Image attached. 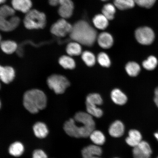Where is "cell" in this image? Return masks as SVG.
<instances>
[{
  "mask_svg": "<svg viewBox=\"0 0 158 158\" xmlns=\"http://www.w3.org/2000/svg\"><path fill=\"white\" fill-rule=\"evenodd\" d=\"M115 12L116 9L114 6L110 3L105 5L102 10V14L108 20H112L114 19Z\"/></svg>",
  "mask_w": 158,
  "mask_h": 158,
  "instance_id": "484cf974",
  "label": "cell"
},
{
  "mask_svg": "<svg viewBox=\"0 0 158 158\" xmlns=\"http://www.w3.org/2000/svg\"><path fill=\"white\" fill-rule=\"evenodd\" d=\"M46 17L44 13L36 10H31L23 20L26 28L28 29H43L46 26Z\"/></svg>",
  "mask_w": 158,
  "mask_h": 158,
  "instance_id": "277c9868",
  "label": "cell"
},
{
  "mask_svg": "<svg viewBox=\"0 0 158 158\" xmlns=\"http://www.w3.org/2000/svg\"><path fill=\"white\" fill-rule=\"evenodd\" d=\"M0 46L3 52L7 54H11L17 50V45L15 41L6 40L1 41Z\"/></svg>",
  "mask_w": 158,
  "mask_h": 158,
  "instance_id": "d6986e66",
  "label": "cell"
},
{
  "mask_svg": "<svg viewBox=\"0 0 158 158\" xmlns=\"http://www.w3.org/2000/svg\"><path fill=\"white\" fill-rule=\"evenodd\" d=\"M66 51L69 56H78L82 54V47L80 44L75 41L69 43L66 47Z\"/></svg>",
  "mask_w": 158,
  "mask_h": 158,
  "instance_id": "44dd1931",
  "label": "cell"
},
{
  "mask_svg": "<svg viewBox=\"0 0 158 158\" xmlns=\"http://www.w3.org/2000/svg\"><path fill=\"white\" fill-rule=\"evenodd\" d=\"M33 158H47V156L43 150L37 149L33 152Z\"/></svg>",
  "mask_w": 158,
  "mask_h": 158,
  "instance_id": "836d02e7",
  "label": "cell"
},
{
  "mask_svg": "<svg viewBox=\"0 0 158 158\" xmlns=\"http://www.w3.org/2000/svg\"><path fill=\"white\" fill-rule=\"evenodd\" d=\"M10 10L0 11V30L5 32L13 31L19 26L20 19Z\"/></svg>",
  "mask_w": 158,
  "mask_h": 158,
  "instance_id": "5b68a950",
  "label": "cell"
},
{
  "mask_svg": "<svg viewBox=\"0 0 158 158\" xmlns=\"http://www.w3.org/2000/svg\"><path fill=\"white\" fill-rule=\"evenodd\" d=\"M125 69L127 73L131 77L137 76L141 70L139 65L133 62H128L126 64Z\"/></svg>",
  "mask_w": 158,
  "mask_h": 158,
  "instance_id": "4316f807",
  "label": "cell"
},
{
  "mask_svg": "<svg viewBox=\"0 0 158 158\" xmlns=\"http://www.w3.org/2000/svg\"><path fill=\"white\" fill-rule=\"evenodd\" d=\"M98 64L102 67L108 68L111 64L109 57L106 53L102 52L99 54L97 58Z\"/></svg>",
  "mask_w": 158,
  "mask_h": 158,
  "instance_id": "1f68e13d",
  "label": "cell"
},
{
  "mask_svg": "<svg viewBox=\"0 0 158 158\" xmlns=\"http://www.w3.org/2000/svg\"><path fill=\"white\" fill-rule=\"evenodd\" d=\"M95 123L93 116L87 112H79L64 124L66 133L71 137L76 138L89 137L95 129Z\"/></svg>",
  "mask_w": 158,
  "mask_h": 158,
  "instance_id": "6da1fadb",
  "label": "cell"
},
{
  "mask_svg": "<svg viewBox=\"0 0 158 158\" xmlns=\"http://www.w3.org/2000/svg\"></svg>",
  "mask_w": 158,
  "mask_h": 158,
  "instance_id": "ee69618b",
  "label": "cell"
},
{
  "mask_svg": "<svg viewBox=\"0 0 158 158\" xmlns=\"http://www.w3.org/2000/svg\"><path fill=\"white\" fill-rule=\"evenodd\" d=\"M73 26L65 19L58 20L53 24L50 31L53 35L59 37H64L69 34L72 31Z\"/></svg>",
  "mask_w": 158,
  "mask_h": 158,
  "instance_id": "52a82bcc",
  "label": "cell"
},
{
  "mask_svg": "<svg viewBox=\"0 0 158 158\" xmlns=\"http://www.w3.org/2000/svg\"><path fill=\"white\" fill-rule=\"evenodd\" d=\"M82 60L87 66L92 67L95 64L96 58L95 56L92 52L89 51H85L82 53Z\"/></svg>",
  "mask_w": 158,
  "mask_h": 158,
  "instance_id": "83f0119b",
  "label": "cell"
},
{
  "mask_svg": "<svg viewBox=\"0 0 158 158\" xmlns=\"http://www.w3.org/2000/svg\"><path fill=\"white\" fill-rule=\"evenodd\" d=\"M1 101H0V108H1Z\"/></svg>",
  "mask_w": 158,
  "mask_h": 158,
  "instance_id": "60d3db41",
  "label": "cell"
},
{
  "mask_svg": "<svg viewBox=\"0 0 158 158\" xmlns=\"http://www.w3.org/2000/svg\"><path fill=\"white\" fill-rule=\"evenodd\" d=\"M152 151L149 143L142 141L133 150L134 158H150Z\"/></svg>",
  "mask_w": 158,
  "mask_h": 158,
  "instance_id": "9c48e42d",
  "label": "cell"
},
{
  "mask_svg": "<svg viewBox=\"0 0 158 158\" xmlns=\"http://www.w3.org/2000/svg\"><path fill=\"white\" fill-rule=\"evenodd\" d=\"M157 158H158V157Z\"/></svg>",
  "mask_w": 158,
  "mask_h": 158,
  "instance_id": "f6af8a7d",
  "label": "cell"
},
{
  "mask_svg": "<svg viewBox=\"0 0 158 158\" xmlns=\"http://www.w3.org/2000/svg\"><path fill=\"white\" fill-rule=\"evenodd\" d=\"M49 3L53 6H56L59 5V0H48Z\"/></svg>",
  "mask_w": 158,
  "mask_h": 158,
  "instance_id": "d590c367",
  "label": "cell"
},
{
  "mask_svg": "<svg viewBox=\"0 0 158 158\" xmlns=\"http://www.w3.org/2000/svg\"><path fill=\"white\" fill-rule=\"evenodd\" d=\"M156 0H134L135 3L139 6L149 9L153 6Z\"/></svg>",
  "mask_w": 158,
  "mask_h": 158,
  "instance_id": "d6a6232c",
  "label": "cell"
},
{
  "mask_svg": "<svg viewBox=\"0 0 158 158\" xmlns=\"http://www.w3.org/2000/svg\"><path fill=\"white\" fill-rule=\"evenodd\" d=\"M15 72L14 69L10 66L4 67L2 72L0 76V80L6 84L11 82L14 79Z\"/></svg>",
  "mask_w": 158,
  "mask_h": 158,
  "instance_id": "2e32d148",
  "label": "cell"
},
{
  "mask_svg": "<svg viewBox=\"0 0 158 158\" xmlns=\"http://www.w3.org/2000/svg\"><path fill=\"white\" fill-rule=\"evenodd\" d=\"M47 83L49 88L57 94L64 93L70 85V82L66 77L59 74H53L49 76Z\"/></svg>",
  "mask_w": 158,
  "mask_h": 158,
  "instance_id": "8992f818",
  "label": "cell"
},
{
  "mask_svg": "<svg viewBox=\"0 0 158 158\" xmlns=\"http://www.w3.org/2000/svg\"><path fill=\"white\" fill-rule=\"evenodd\" d=\"M58 13L63 19L70 18L73 15L74 4L71 0H59Z\"/></svg>",
  "mask_w": 158,
  "mask_h": 158,
  "instance_id": "30bf717a",
  "label": "cell"
},
{
  "mask_svg": "<svg viewBox=\"0 0 158 158\" xmlns=\"http://www.w3.org/2000/svg\"><path fill=\"white\" fill-rule=\"evenodd\" d=\"M93 22L95 27L101 30L106 29L108 25V20L102 14L96 15L94 18Z\"/></svg>",
  "mask_w": 158,
  "mask_h": 158,
  "instance_id": "7402d4cb",
  "label": "cell"
},
{
  "mask_svg": "<svg viewBox=\"0 0 158 158\" xmlns=\"http://www.w3.org/2000/svg\"><path fill=\"white\" fill-rule=\"evenodd\" d=\"M89 137L94 145L100 146L103 145L106 141V137L102 132L94 130Z\"/></svg>",
  "mask_w": 158,
  "mask_h": 158,
  "instance_id": "ffe728a7",
  "label": "cell"
},
{
  "mask_svg": "<svg viewBox=\"0 0 158 158\" xmlns=\"http://www.w3.org/2000/svg\"><path fill=\"white\" fill-rule=\"evenodd\" d=\"M24 148L23 144L19 142H16L11 144L9 148V152L15 157L21 156L24 152Z\"/></svg>",
  "mask_w": 158,
  "mask_h": 158,
  "instance_id": "603a6c76",
  "label": "cell"
},
{
  "mask_svg": "<svg viewBox=\"0 0 158 158\" xmlns=\"http://www.w3.org/2000/svg\"><path fill=\"white\" fill-rule=\"evenodd\" d=\"M11 4L15 10L27 13L32 6L31 0H12Z\"/></svg>",
  "mask_w": 158,
  "mask_h": 158,
  "instance_id": "7c38bea8",
  "label": "cell"
},
{
  "mask_svg": "<svg viewBox=\"0 0 158 158\" xmlns=\"http://www.w3.org/2000/svg\"><path fill=\"white\" fill-rule=\"evenodd\" d=\"M4 67L2 66L1 65H0V76L2 73V72Z\"/></svg>",
  "mask_w": 158,
  "mask_h": 158,
  "instance_id": "74e56055",
  "label": "cell"
},
{
  "mask_svg": "<svg viewBox=\"0 0 158 158\" xmlns=\"http://www.w3.org/2000/svg\"><path fill=\"white\" fill-rule=\"evenodd\" d=\"M158 61L155 56H150L147 60L143 61V64L144 68L148 70H152L157 66Z\"/></svg>",
  "mask_w": 158,
  "mask_h": 158,
  "instance_id": "4dcf8cb0",
  "label": "cell"
},
{
  "mask_svg": "<svg viewBox=\"0 0 158 158\" xmlns=\"http://www.w3.org/2000/svg\"><path fill=\"white\" fill-rule=\"evenodd\" d=\"M154 136H155V138L158 141V132L155 133V134H154Z\"/></svg>",
  "mask_w": 158,
  "mask_h": 158,
  "instance_id": "8d00e7d4",
  "label": "cell"
},
{
  "mask_svg": "<svg viewBox=\"0 0 158 158\" xmlns=\"http://www.w3.org/2000/svg\"><path fill=\"white\" fill-rule=\"evenodd\" d=\"M1 42V35H0V43Z\"/></svg>",
  "mask_w": 158,
  "mask_h": 158,
  "instance_id": "ab89813d",
  "label": "cell"
},
{
  "mask_svg": "<svg viewBox=\"0 0 158 158\" xmlns=\"http://www.w3.org/2000/svg\"><path fill=\"white\" fill-rule=\"evenodd\" d=\"M59 63L61 66L65 69H73L76 67V63L70 56L64 55L59 60Z\"/></svg>",
  "mask_w": 158,
  "mask_h": 158,
  "instance_id": "cb8c5ba5",
  "label": "cell"
},
{
  "mask_svg": "<svg viewBox=\"0 0 158 158\" xmlns=\"http://www.w3.org/2000/svg\"><path fill=\"white\" fill-rule=\"evenodd\" d=\"M33 131L37 138H44L46 137L48 133V130L46 124L41 122H38L33 127Z\"/></svg>",
  "mask_w": 158,
  "mask_h": 158,
  "instance_id": "ac0fdd59",
  "label": "cell"
},
{
  "mask_svg": "<svg viewBox=\"0 0 158 158\" xmlns=\"http://www.w3.org/2000/svg\"><path fill=\"white\" fill-rule=\"evenodd\" d=\"M6 0H0V5L4 3Z\"/></svg>",
  "mask_w": 158,
  "mask_h": 158,
  "instance_id": "f35d334b",
  "label": "cell"
},
{
  "mask_svg": "<svg viewBox=\"0 0 158 158\" xmlns=\"http://www.w3.org/2000/svg\"><path fill=\"white\" fill-rule=\"evenodd\" d=\"M69 35L73 40L89 47L94 45L98 37L96 30L84 20L78 21L75 23Z\"/></svg>",
  "mask_w": 158,
  "mask_h": 158,
  "instance_id": "7a4b0ae2",
  "label": "cell"
},
{
  "mask_svg": "<svg viewBox=\"0 0 158 158\" xmlns=\"http://www.w3.org/2000/svg\"><path fill=\"white\" fill-rule=\"evenodd\" d=\"M102 153V150L100 146L91 145L85 147L82 150L83 158H102L100 157Z\"/></svg>",
  "mask_w": 158,
  "mask_h": 158,
  "instance_id": "8fae6325",
  "label": "cell"
},
{
  "mask_svg": "<svg viewBox=\"0 0 158 158\" xmlns=\"http://www.w3.org/2000/svg\"><path fill=\"white\" fill-rule=\"evenodd\" d=\"M86 103L100 106L102 103V99L100 94H89L86 98Z\"/></svg>",
  "mask_w": 158,
  "mask_h": 158,
  "instance_id": "f546056e",
  "label": "cell"
},
{
  "mask_svg": "<svg viewBox=\"0 0 158 158\" xmlns=\"http://www.w3.org/2000/svg\"><path fill=\"white\" fill-rule=\"evenodd\" d=\"M114 6L122 10L130 9L135 6L134 0H114Z\"/></svg>",
  "mask_w": 158,
  "mask_h": 158,
  "instance_id": "d4e9b609",
  "label": "cell"
},
{
  "mask_svg": "<svg viewBox=\"0 0 158 158\" xmlns=\"http://www.w3.org/2000/svg\"><path fill=\"white\" fill-rule=\"evenodd\" d=\"M86 104L87 113L92 116L93 117L94 116L97 118L102 117L103 114V111L100 108L94 105L87 103H86Z\"/></svg>",
  "mask_w": 158,
  "mask_h": 158,
  "instance_id": "f1b7e54d",
  "label": "cell"
},
{
  "mask_svg": "<svg viewBox=\"0 0 158 158\" xmlns=\"http://www.w3.org/2000/svg\"><path fill=\"white\" fill-rule=\"evenodd\" d=\"M135 36L140 44L148 45L153 43L155 35L152 29L148 27H143L136 30Z\"/></svg>",
  "mask_w": 158,
  "mask_h": 158,
  "instance_id": "ba28073f",
  "label": "cell"
},
{
  "mask_svg": "<svg viewBox=\"0 0 158 158\" xmlns=\"http://www.w3.org/2000/svg\"><path fill=\"white\" fill-rule=\"evenodd\" d=\"M111 98L114 103L118 105H123L127 100V96L119 89H114L111 93Z\"/></svg>",
  "mask_w": 158,
  "mask_h": 158,
  "instance_id": "e0dca14e",
  "label": "cell"
},
{
  "mask_svg": "<svg viewBox=\"0 0 158 158\" xmlns=\"http://www.w3.org/2000/svg\"><path fill=\"white\" fill-rule=\"evenodd\" d=\"M154 102L158 107V87L155 90V96L154 98Z\"/></svg>",
  "mask_w": 158,
  "mask_h": 158,
  "instance_id": "e575fe53",
  "label": "cell"
},
{
  "mask_svg": "<svg viewBox=\"0 0 158 158\" xmlns=\"http://www.w3.org/2000/svg\"><path fill=\"white\" fill-rule=\"evenodd\" d=\"M23 104L26 109L30 113L36 114L46 107L47 96L42 90L33 89L25 93L23 97Z\"/></svg>",
  "mask_w": 158,
  "mask_h": 158,
  "instance_id": "3957f363",
  "label": "cell"
},
{
  "mask_svg": "<svg viewBox=\"0 0 158 158\" xmlns=\"http://www.w3.org/2000/svg\"><path fill=\"white\" fill-rule=\"evenodd\" d=\"M98 44L104 49H108L111 47L114 43V40L111 35L107 32H102L97 37Z\"/></svg>",
  "mask_w": 158,
  "mask_h": 158,
  "instance_id": "5bb4252c",
  "label": "cell"
},
{
  "mask_svg": "<svg viewBox=\"0 0 158 158\" xmlns=\"http://www.w3.org/2000/svg\"><path fill=\"white\" fill-rule=\"evenodd\" d=\"M102 1H108V0H102Z\"/></svg>",
  "mask_w": 158,
  "mask_h": 158,
  "instance_id": "b9f144b4",
  "label": "cell"
},
{
  "mask_svg": "<svg viewBox=\"0 0 158 158\" xmlns=\"http://www.w3.org/2000/svg\"><path fill=\"white\" fill-rule=\"evenodd\" d=\"M108 131L110 135L112 137H121L123 135L124 132V124L119 120H116L110 125Z\"/></svg>",
  "mask_w": 158,
  "mask_h": 158,
  "instance_id": "4fadbf2b",
  "label": "cell"
},
{
  "mask_svg": "<svg viewBox=\"0 0 158 158\" xmlns=\"http://www.w3.org/2000/svg\"><path fill=\"white\" fill-rule=\"evenodd\" d=\"M1 84H0V89H1Z\"/></svg>",
  "mask_w": 158,
  "mask_h": 158,
  "instance_id": "7bdbcfd3",
  "label": "cell"
},
{
  "mask_svg": "<svg viewBox=\"0 0 158 158\" xmlns=\"http://www.w3.org/2000/svg\"><path fill=\"white\" fill-rule=\"evenodd\" d=\"M142 136L140 132L136 130H131L128 132V137L126 138V143L133 148L138 145L142 140Z\"/></svg>",
  "mask_w": 158,
  "mask_h": 158,
  "instance_id": "9a60e30c",
  "label": "cell"
}]
</instances>
